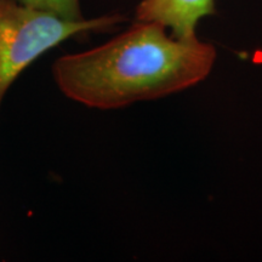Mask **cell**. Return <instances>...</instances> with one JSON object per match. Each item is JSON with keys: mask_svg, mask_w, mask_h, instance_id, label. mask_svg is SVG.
I'll return each mask as SVG.
<instances>
[{"mask_svg": "<svg viewBox=\"0 0 262 262\" xmlns=\"http://www.w3.org/2000/svg\"><path fill=\"white\" fill-rule=\"evenodd\" d=\"M215 60L209 42L175 38L162 25L137 21L106 44L57 58L52 74L75 102L117 110L194 86L210 74Z\"/></svg>", "mask_w": 262, "mask_h": 262, "instance_id": "obj_1", "label": "cell"}, {"mask_svg": "<svg viewBox=\"0 0 262 262\" xmlns=\"http://www.w3.org/2000/svg\"><path fill=\"white\" fill-rule=\"evenodd\" d=\"M122 21L120 15L68 21L16 0H0V104L16 78L42 54L67 39L106 31Z\"/></svg>", "mask_w": 262, "mask_h": 262, "instance_id": "obj_2", "label": "cell"}, {"mask_svg": "<svg viewBox=\"0 0 262 262\" xmlns=\"http://www.w3.org/2000/svg\"><path fill=\"white\" fill-rule=\"evenodd\" d=\"M215 11V0H142L136 18L156 22L170 29L175 38L187 39L195 37L198 22Z\"/></svg>", "mask_w": 262, "mask_h": 262, "instance_id": "obj_3", "label": "cell"}, {"mask_svg": "<svg viewBox=\"0 0 262 262\" xmlns=\"http://www.w3.org/2000/svg\"><path fill=\"white\" fill-rule=\"evenodd\" d=\"M29 8L50 12L68 21H81L79 0H16Z\"/></svg>", "mask_w": 262, "mask_h": 262, "instance_id": "obj_4", "label": "cell"}]
</instances>
